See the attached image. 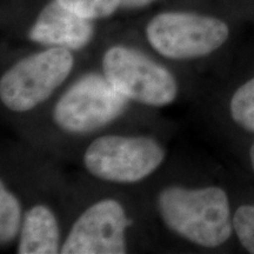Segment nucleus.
Masks as SVG:
<instances>
[{
  "label": "nucleus",
  "mask_w": 254,
  "mask_h": 254,
  "mask_svg": "<svg viewBox=\"0 0 254 254\" xmlns=\"http://www.w3.org/2000/svg\"><path fill=\"white\" fill-rule=\"evenodd\" d=\"M158 208L170 230L198 246H221L234 231L228 196L220 187L168 186L159 193Z\"/></svg>",
  "instance_id": "1"
},
{
  "label": "nucleus",
  "mask_w": 254,
  "mask_h": 254,
  "mask_svg": "<svg viewBox=\"0 0 254 254\" xmlns=\"http://www.w3.org/2000/svg\"><path fill=\"white\" fill-rule=\"evenodd\" d=\"M145 32L159 55L173 60H190L211 55L224 45L230 27L211 15L167 11L154 15Z\"/></svg>",
  "instance_id": "2"
},
{
  "label": "nucleus",
  "mask_w": 254,
  "mask_h": 254,
  "mask_svg": "<svg viewBox=\"0 0 254 254\" xmlns=\"http://www.w3.org/2000/svg\"><path fill=\"white\" fill-rule=\"evenodd\" d=\"M71 50L50 47L19 60L0 80V99L13 112H26L47 100L73 68Z\"/></svg>",
  "instance_id": "3"
},
{
  "label": "nucleus",
  "mask_w": 254,
  "mask_h": 254,
  "mask_svg": "<svg viewBox=\"0 0 254 254\" xmlns=\"http://www.w3.org/2000/svg\"><path fill=\"white\" fill-rule=\"evenodd\" d=\"M164 159L163 146L150 136L104 135L88 146L84 165L105 182L133 184L151 176Z\"/></svg>",
  "instance_id": "4"
},
{
  "label": "nucleus",
  "mask_w": 254,
  "mask_h": 254,
  "mask_svg": "<svg viewBox=\"0 0 254 254\" xmlns=\"http://www.w3.org/2000/svg\"><path fill=\"white\" fill-rule=\"evenodd\" d=\"M104 75L127 99L153 107L173 103L178 84L173 74L140 51L116 45L103 57Z\"/></svg>",
  "instance_id": "5"
},
{
  "label": "nucleus",
  "mask_w": 254,
  "mask_h": 254,
  "mask_svg": "<svg viewBox=\"0 0 254 254\" xmlns=\"http://www.w3.org/2000/svg\"><path fill=\"white\" fill-rule=\"evenodd\" d=\"M127 100L105 75L91 73L62 95L53 110V120L66 132H93L122 116Z\"/></svg>",
  "instance_id": "6"
},
{
  "label": "nucleus",
  "mask_w": 254,
  "mask_h": 254,
  "mask_svg": "<svg viewBox=\"0 0 254 254\" xmlns=\"http://www.w3.org/2000/svg\"><path fill=\"white\" fill-rule=\"evenodd\" d=\"M131 220L119 201L104 199L77 219L64 241L63 254H124L125 232Z\"/></svg>",
  "instance_id": "7"
},
{
  "label": "nucleus",
  "mask_w": 254,
  "mask_h": 254,
  "mask_svg": "<svg viewBox=\"0 0 254 254\" xmlns=\"http://www.w3.org/2000/svg\"><path fill=\"white\" fill-rule=\"evenodd\" d=\"M93 36V20L74 13L57 0L44 6L28 31L31 41L71 51L84 49Z\"/></svg>",
  "instance_id": "8"
},
{
  "label": "nucleus",
  "mask_w": 254,
  "mask_h": 254,
  "mask_svg": "<svg viewBox=\"0 0 254 254\" xmlns=\"http://www.w3.org/2000/svg\"><path fill=\"white\" fill-rule=\"evenodd\" d=\"M58 221L49 207L36 205L25 214L18 245L19 254H56L60 252Z\"/></svg>",
  "instance_id": "9"
},
{
  "label": "nucleus",
  "mask_w": 254,
  "mask_h": 254,
  "mask_svg": "<svg viewBox=\"0 0 254 254\" xmlns=\"http://www.w3.org/2000/svg\"><path fill=\"white\" fill-rule=\"evenodd\" d=\"M21 222V208L18 199L0 184V241L7 245L18 236Z\"/></svg>",
  "instance_id": "10"
},
{
  "label": "nucleus",
  "mask_w": 254,
  "mask_h": 254,
  "mask_svg": "<svg viewBox=\"0 0 254 254\" xmlns=\"http://www.w3.org/2000/svg\"><path fill=\"white\" fill-rule=\"evenodd\" d=\"M230 110L238 125L254 132V78L238 88L231 99Z\"/></svg>",
  "instance_id": "11"
},
{
  "label": "nucleus",
  "mask_w": 254,
  "mask_h": 254,
  "mask_svg": "<svg viewBox=\"0 0 254 254\" xmlns=\"http://www.w3.org/2000/svg\"><path fill=\"white\" fill-rule=\"evenodd\" d=\"M81 17L98 20L109 18L122 7V0H57Z\"/></svg>",
  "instance_id": "12"
},
{
  "label": "nucleus",
  "mask_w": 254,
  "mask_h": 254,
  "mask_svg": "<svg viewBox=\"0 0 254 254\" xmlns=\"http://www.w3.org/2000/svg\"><path fill=\"white\" fill-rule=\"evenodd\" d=\"M233 227L241 245L254 254V205H243L237 209Z\"/></svg>",
  "instance_id": "13"
},
{
  "label": "nucleus",
  "mask_w": 254,
  "mask_h": 254,
  "mask_svg": "<svg viewBox=\"0 0 254 254\" xmlns=\"http://www.w3.org/2000/svg\"><path fill=\"white\" fill-rule=\"evenodd\" d=\"M155 0H122V7L124 8H141L151 5Z\"/></svg>",
  "instance_id": "14"
},
{
  "label": "nucleus",
  "mask_w": 254,
  "mask_h": 254,
  "mask_svg": "<svg viewBox=\"0 0 254 254\" xmlns=\"http://www.w3.org/2000/svg\"><path fill=\"white\" fill-rule=\"evenodd\" d=\"M250 158H251V164H252V168H253V171H254V142H253V145L251 146Z\"/></svg>",
  "instance_id": "15"
}]
</instances>
